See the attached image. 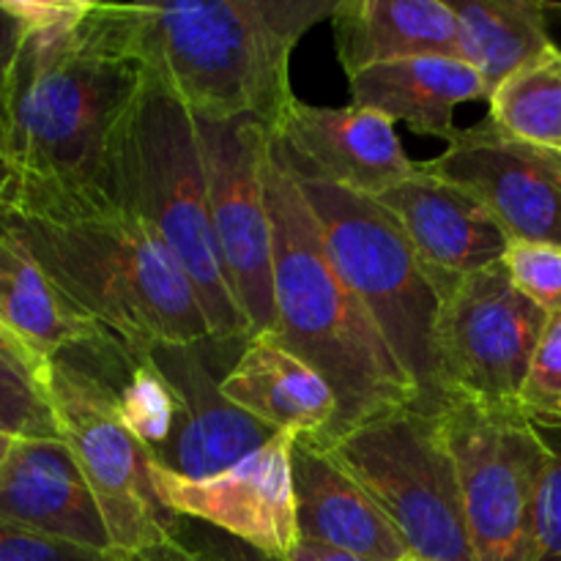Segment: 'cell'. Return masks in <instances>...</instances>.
<instances>
[{"label": "cell", "mask_w": 561, "mask_h": 561, "mask_svg": "<svg viewBox=\"0 0 561 561\" xmlns=\"http://www.w3.org/2000/svg\"><path fill=\"white\" fill-rule=\"evenodd\" d=\"M195 121L219 261L252 337L274 329L272 217L261 168L268 126L250 118Z\"/></svg>", "instance_id": "11"}, {"label": "cell", "mask_w": 561, "mask_h": 561, "mask_svg": "<svg viewBox=\"0 0 561 561\" xmlns=\"http://www.w3.org/2000/svg\"><path fill=\"white\" fill-rule=\"evenodd\" d=\"M409 236L442 299L469 274L504 261L510 236L493 214L455 181L433 173L425 162L400 184L376 197Z\"/></svg>", "instance_id": "15"}, {"label": "cell", "mask_w": 561, "mask_h": 561, "mask_svg": "<svg viewBox=\"0 0 561 561\" xmlns=\"http://www.w3.org/2000/svg\"><path fill=\"white\" fill-rule=\"evenodd\" d=\"M0 561H126V557L88 551L0 520Z\"/></svg>", "instance_id": "29"}, {"label": "cell", "mask_w": 561, "mask_h": 561, "mask_svg": "<svg viewBox=\"0 0 561 561\" xmlns=\"http://www.w3.org/2000/svg\"><path fill=\"white\" fill-rule=\"evenodd\" d=\"M296 181L316 214L334 268L359 296L378 332L416 383L420 409L438 414L447 405L436 351L444 299L409 236L376 197L301 175Z\"/></svg>", "instance_id": "6"}, {"label": "cell", "mask_w": 561, "mask_h": 561, "mask_svg": "<svg viewBox=\"0 0 561 561\" xmlns=\"http://www.w3.org/2000/svg\"><path fill=\"white\" fill-rule=\"evenodd\" d=\"M66 299L131 351L211 340V323L159 236L126 208L5 214Z\"/></svg>", "instance_id": "4"}, {"label": "cell", "mask_w": 561, "mask_h": 561, "mask_svg": "<svg viewBox=\"0 0 561 561\" xmlns=\"http://www.w3.org/2000/svg\"><path fill=\"white\" fill-rule=\"evenodd\" d=\"M142 80L113 3H93L77 25L25 33L0 96L20 175L9 214L118 208L115 159Z\"/></svg>", "instance_id": "1"}, {"label": "cell", "mask_w": 561, "mask_h": 561, "mask_svg": "<svg viewBox=\"0 0 561 561\" xmlns=\"http://www.w3.org/2000/svg\"><path fill=\"white\" fill-rule=\"evenodd\" d=\"M425 164L469 190L510 241L561 247V153L504 135L485 115Z\"/></svg>", "instance_id": "13"}, {"label": "cell", "mask_w": 561, "mask_h": 561, "mask_svg": "<svg viewBox=\"0 0 561 561\" xmlns=\"http://www.w3.org/2000/svg\"><path fill=\"white\" fill-rule=\"evenodd\" d=\"M0 365L14 367V370L20 373H27V376H33L42 383H44V376H47V367L38 365V362L27 354L25 345H22L20 340L3 327V323H0Z\"/></svg>", "instance_id": "33"}, {"label": "cell", "mask_w": 561, "mask_h": 561, "mask_svg": "<svg viewBox=\"0 0 561 561\" xmlns=\"http://www.w3.org/2000/svg\"><path fill=\"white\" fill-rule=\"evenodd\" d=\"M460 58L482 77L488 93L553 47L548 3L540 0H455Z\"/></svg>", "instance_id": "23"}, {"label": "cell", "mask_w": 561, "mask_h": 561, "mask_svg": "<svg viewBox=\"0 0 561 561\" xmlns=\"http://www.w3.org/2000/svg\"><path fill=\"white\" fill-rule=\"evenodd\" d=\"M411 561H414V559H411Z\"/></svg>", "instance_id": "38"}, {"label": "cell", "mask_w": 561, "mask_h": 561, "mask_svg": "<svg viewBox=\"0 0 561 561\" xmlns=\"http://www.w3.org/2000/svg\"><path fill=\"white\" fill-rule=\"evenodd\" d=\"M294 442L290 433H277L239 463L201 480L151 463L153 491L179 518L201 520L266 557L285 559L299 542L290 466Z\"/></svg>", "instance_id": "12"}, {"label": "cell", "mask_w": 561, "mask_h": 561, "mask_svg": "<svg viewBox=\"0 0 561 561\" xmlns=\"http://www.w3.org/2000/svg\"><path fill=\"white\" fill-rule=\"evenodd\" d=\"M504 268L515 288L548 316L561 312V247L510 241Z\"/></svg>", "instance_id": "28"}, {"label": "cell", "mask_w": 561, "mask_h": 561, "mask_svg": "<svg viewBox=\"0 0 561 561\" xmlns=\"http://www.w3.org/2000/svg\"><path fill=\"white\" fill-rule=\"evenodd\" d=\"M296 524L301 540L323 542L367 561H411L403 537L376 499L312 438H296Z\"/></svg>", "instance_id": "17"}, {"label": "cell", "mask_w": 561, "mask_h": 561, "mask_svg": "<svg viewBox=\"0 0 561 561\" xmlns=\"http://www.w3.org/2000/svg\"><path fill=\"white\" fill-rule=\"evenodd\" d=\"M474 561H535L537 504L553 449L515 403L453 398L442 411Z\"/></svg>", "instance_id": "8"}, {"label": "cell", "mask_w": 561, "mask_h": 561, "mask_svg": "<svg viewBox=\"0 0 561 561\" xmlns=\"http://www.w3.org/2000/svg\"><path fill=\"white\" fill-rule=\"evenodd\" d=\"M16 195H20V175H16L14 153L9 142V126H5L3 104H0V214L14 211Z\"/></svg>", "instance_id": "32"}, {"label": "cell", "mask_w": 561, "mask_h": 561, "mask_svg": "<svg viewBox=\"0 0 561 561\" xmlns=\"http://www.w3.org/2000/svg\"><path fill=\"white\" fill-rule=\"evenodd\" d=\"M548 11H557V14H561V3H548Z\"/></svg>", "instance_id": "37"}, {"label": "cell", "mask_w": 561, "mask_h": 561, "mask_svg": "<svg viewBox=\"0 0 561 561\" xmlns=\"http://www.w3.org/2000/svg\"><path fill=\"white\" fill-rule=\"evenodd\" d=\"M0 520L88 551L118 553L91 485L60 438H14L0 463Z\"/></svg>", "instance_id": "16"}, {"label": "cell", "mask_w": 561, "mask_h": 561, "mask_svg": "<svg viewBox=\"0 0 561 561\" xmlns=\"http://www.w3.org/2000/svg\"><path fill=\"white\" fill-rule=\"evenodd\" d=\"M518 409L531 425L561 431V312L548 318L518 392Z\"/></svg>", "instance_id": "25"}, {"label": "cell", "mask_w": 561, "mask_h": 561, "mask_svg": "<svg viewBox=\"0 0 561 561\" xmlns=\"http://www.w3.org/2000/svg\"><path fill=\"white\" fill-rule=\"evenodd\" d=\"M316 444L376 499L411 559L474 561L438 414L405 405Z\"/></svg>", "instance_id": "7"}, {"label": "cell", "mask_w": 561, "mask_h": 561, "mask_svg": "<svg viewBox=\"0 0 561 561\" xmlns=\"http://www.w3.org/2000/svg\"><path fill=\"white\" fill-rule=\"evenodd\" d=\"M222 394L277 433L318 438L337 420V394L327 378L279 340L252 334L222 378Z\"/></svg>", "instance_id": "19"}, {"label": "cell", "mask_w": 561, "mask_h": 561, "mask_svg": "<svg viewBox=\"0 0 561 561\" xmlns=\"http://www.w3.org/2000/svg\"><path fill=\"white\" fill-rule=\"evenodd\" d=\"M329 20L345 77L422 55L460 58L458 16L447 0H337Z\"/></svg>", "instance_id": "20"}, {"label": "cell", "mask_w": 561, "mask_h": 561, "mask_svg": "<svg viewBox=\"0 0 561 561\" xmlns=\"http://www.w3.org/2000/svg\"><path fill=\"white\" fill-rule=\"evenodd\" d=\"M272 135L296 175L359 195L378 197L416 170L394 121L356 104L323 107L294 96Z\"/></svg>", "instance_id": "14"}, {"label": "cell", "mask_w": 561, "mask_h": 561, "mask_svg": "<svg viewBox=\"0 0 561 561\" xmlns=\"http://www.w3.org/2000/svg\"><path fill=\"white\" fill-rule=\"evenodd\" d=\"M208 343L211 340L168 345V356L184 389V416L157 466L190 480L217 474L277 436V431L225 398L222 378L230 367L214 370L206 359Z\"/></svg>", "instance_id": "18"}, {"label": "cell", "mask_w": 561, "mask_h": 561, "mask_svg": "<svg viewBox=\"0 0 561 561\" xmlns=\"http://www.w3.org/2000/svg\"><path fill=\"white\" fill-rule=\"evenodd\" d=\"M283 561H367L354 557V553L337 551V548H329L323 542H312V540H301L290 548V553Z\"/></svg>", "instance_id": "35"}, {"label": "cell", "mask_w": 561, "mask_h": 561, "mask_svg": "<svg viewBox=\"0 0 561 561\" xmlns=\"http://www.w3.org/2000/svg\"><path fill=\"white\" fill-rule=\"evenodd\" d=\"M44 389L58 420L60 442L71 449L82 477L107 520L121 557L159 546L181 518L159 502L151 482V455L131 436L107 383L75 354L49 362Z\"/></svg>", "instance_id": "9"}, {"label": "cell", "mask_w": 561, "mask_h": 561, "mask_svg": "<svg viewBox=\"0 0 561 561\" xmlns=\"http://www.w3.org/2000/svg\"><path fill=\"white\" fill-rule=\"evenodd\" d=\"M22 36H25L22 25L3 9V3H0V96H3L5 77H9L11 64H14Z\"/></svg>", "instance_id": "34"}, {"label": "cell", "mask_w": 561, "mask_h": 561, "mask_svg": "<svg viewBox=\"0 0 561 561\" xmlns=\"http://www.w3.org/2000/svg\"><path fill=\"white\" fill-rule=\"evenodd\" d=\"M0 3L25 33L77 25L93 9L88 0H0Z\"/></svg>", "instance_id": "31"}, {"label": "cell", "mask_w": 561, "mask_h": 561, "mask_svg": "<svg viewBox=\"0 0 561 561\" xmlns=\"http://www.w3.org/2000/svg\"><path fill=\"white\" fill-rule=\"evenodd\" d=\"M0 323L44 367L107 334L66 299L5 214H0Z\"/></svg>", "instance_id": "22"}, {"label": "cell", "mask_w": 561, "mask_h": 561, "mask_svg": "<svg viewBox=\"0 0 561 561\" xmlns=\"http://www.w3.org/2000/svg\"><path fill=\"white\" fill-rule=\"evenodd\" d=\"M513 285L504 263L469 274L444 299L438 318V378L453 398L515 403L548 323Z\"/></svg>", "instance_id": "10"}, {"label": "cell", "mask_w": 561, "mask_h": 561, "mask_svg": "<svg viewBox=\"0 0 561 561\" xmlns=\"http://www.w3.org/2000/svg\"><path fill=\"white\" fill-rule=\"evenodd\" d=\"M126 561H283L255 551L247 542L201 524L181 518V526L164 542L126 557Z\"/></svg>", "instance_id": "27"}, {"label": "cell", "mask_w": 561, "mask_h": 561, "mask_svg": "<svg viewBox=\"0 0 561 561\" xmlns=\"http://www.w3.org/2000/svg\"><path fill=\"white\" fill-rule=\"evenodd\" d=\"M488 104V118L504 135L561 153V49L557 44L510 75Z\"/></svg>", "instance_id": "24"}, {"label": "cell", "mask_w": 561, "mask_h": 561, "mask_svg": "<svg viewBox=\"0 0 561 561\" xmlns=\"http://www.w3.org/2000/svg\"><path fill=\"white\" fill-rule=\"evenodd\" d=\"M337 0L113 3L124 42L195 118L272 129L288 107L290 55Z\"/></svg>", "instance_id": "2"}, {"label": "cell", "mask_w": 561, "mask_h": 561, "mask_svg": "<svg viewBox=\"0 0 561 561\" xmlns=\"http://www.w3.org/2000/svg\"><path fill=\"white\" fill-rule=\"evenodd\" d=\"M0 433L11 438H60L47 389L27 373L0 365Z\"/></svg>", "instance_id": "26"}, {"label": "cell", "mask_w": 561, "mask_h": 561, "mask_svg": "<svg viewBox=\"0 0 561 561\" xmlns=\"http://www.w3.org/2000/svg\"><path fill=\"white\" fill-rule=\"evenodd\" d=\"M261 168L274 247L272 332L337 394V420L316 442H329L387 411L420 405L416 383L334 268L316 214L272 129Z\"/></svg>", "instance_id": "3"}, {"label": "cell", "mask_w": 561, "mask_h": 561, "mask_svg": "<svg viewBox=\"0 0 561 561\" xmlns=\"http://www.w3.org/2000/svg\"><path fill=\"white\" fill-rule=\"evenodd\" d=\"M115 197L159 236L184 268L214 340H250L214 239L197 121L148 71L121 137Z\"/></svg>", "instance_id": "5"}, {"label": "cell", "mask_w": 561, "mask_h": 561, "mask_svg": "<svg viewBox=\"0 0 561 561\" xmlns=\"http://www.w3.org/2000/svg\"><path fill=\"white\" fill-rule=\"evenodd\" d=\"M348 88L356 107L376 110L416 135L444 142L458 129L455 110L460 104L491 99L482 77L466 60L438 55L370 66L351 75Z\"/></svg>", "instance_id": "21"}, {"label": "cell", "mask_w": 561, "mask_h": 561, "mask_svg": "<svg viewBox=\"0 0 561 561\" xmlns=\"http://www.w3.org/2000/svg\"><path fill=\"white\" fill-rule=\"evenodd\" d=\"M11 444H14V438L3 436V433H0V463H3V458H5V455H9Z\"/></svg>", "instance_id": "36"}, {"label": "cell", "mask_w": 561, "mask_h": 561, "mask_svg": "<svg viewBox=\"0 0 561 561\" xmlns=\"http://www.w3.org/2000/svg\"><path fill=\"white\" fill-rule=\"evenodd\" d=\"M553 458L542 480L540 504H537V542L535 561H561V431L548 438Z\"/></svg>", "instance_id": "30"}]
</instances>
